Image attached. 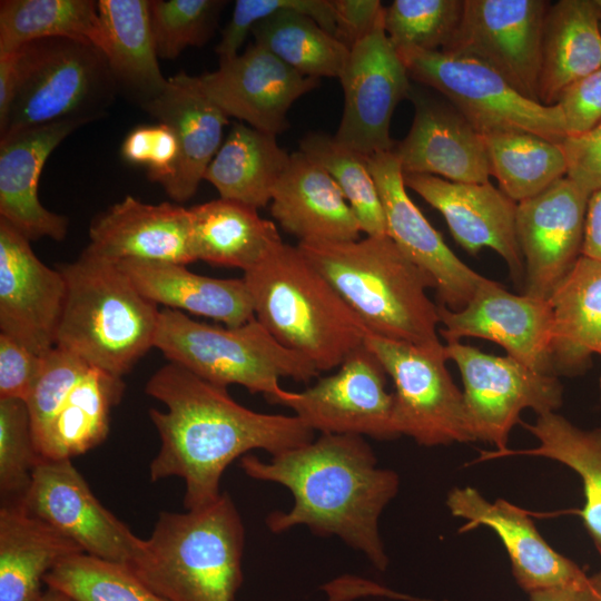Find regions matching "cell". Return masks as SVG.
<instances>
[{"label": "cell", "mask_w": 601, "mask_h": 601, "mask_svg": "<svg viewBox=\"0 0 601 601\" xmlns=\"http://www.w3.org/2000/svg\"><path fill=\"white\" fill-rule=\"evenodd\" d=\"M145 392L166 411L149 410L160 449L149 465L150 481L177 476L185 482L186 510L204 508L221 494L225 470L254 450L272 455L305 445L314 431L296 415L267 414L237 403L227 387L168 362Z\"/></svg>", "instance_id": "1"}, {"label": "cell", "mask_w": 601, "mask_h": 601, "mask_svg": "<svg viewBox=\"0 0 601 601\" xmlns=\"http://www.w3.org/2000/svg\"><path fill=\"white\" fill-rule=\"evenodd\" d=\"M240 467L249 477L280 484L293 494L289 511L267 515L265 522L272 533L304 525L316 535L338 536L376 569L387 568L378 524L383 510L398 492L400 477L377 465L365 437L321 434L268 461L246 454Z\"/></svg>", "instance_id": "2"}, {"label": "cell", "mask_w": 601, "mask_h": 601, "mask_svg": "<svg viewBox=\"0 0 601 601\" xmlns=\"http://www.w3.org/2000/svg\"><path fill=\"white\" fill-rule=\"evenodd\" d=\"M297 247L371 334L431 349L444 347L437 332L439 305L426 294L435 282L388 236Z\"/></svg>", "instance_id": "3"}, {"label": "cell", "mask_w": 601, "mask_h": 601, "mask_svg": "<svg viewBox=\"0 0 601 601\" xmlns=\"http://www.w3.org/2000/svg\"><path fill=\"white\" fill-rule=\"evenodd\" d=\"M255 318L321 372L338 367L370 334L363 321L297 246L279 243L244 272Z\"/></svg>", "instance_id": "4"}, {"label": "cell", "mask_w": 601, "mask_h": 601, "mask_svg": "<svg viewBox=\"0 0 601 601\" xmlns=\"http://www.w3.org/2000/svg\"><path fill=\"white\" fill-rule=\"evenodd\" d=\"M245 528L227 492L186 512H160L129 564L166 601H234L243 583Z\"/></svg>", "instance_id": "5"}, {"label": "cell", "mask_w": 601, "mask_h": 601, "mask_svg": "<svg viewBox=\"0 0 601 601\" xmlns=\"http://www.w3.org/2000/svg\"><path fill=\"white\" fill-rule=\"evenodd\" d=\"M56 267L67 285L56 346L122 378L155 346L160 311L116 262L87 248Z\"/></svg>", "instance_id": "6"}, {"label": "cell", "mask_w": 601, "mask_h": 601, "mask_svg": "<svg viewBox=\"0 0 601 601\" xmlns=\"http://www.w3.org/2000/svg\"><path fill=\"white\" fill-rule=\"evenodd\" d=\"M170 362L218 386L237 384L275 402L284 394L279 380L309 382L316 367L284 347L254 317L236 326L198 322L183 312H159L155 346Z\"/></svg>", "instance_id": "7"}, {"label": "cell", "mask_w": 601, "mask_h": 601, "mask_svg": "<svg viewBox=\"0 0 601 601\" xmlns=\"http://www.w3.org/2000/svg\"><path fill=\"white\" fill-rule=\"evenodd\" d=\"M17 85L0 138L61 121L101 117L118 91L102 52L69 38L35 40L16 51Z\"/></svg>", "instance_id": "8"}, {"label": "cell", "mask_w": 601, "mask_h": 601, "mask_svg": "<svg viewBox=\"0 0 601 601\" xmlns=\"http://www.w3.org/2000/svg\"><path fill=\"white\" fill-rule=\"evenodd\" d=\"M396 50L408 76L441 92L481 135L524 131L556 144L565 139L559 105L522 96L486 63L441 50Z\"/></svg>", "instance_id": "9"}, {"label": "cell", "mask_w": 601, "mask_h": 601, "mask_svg": "<svg viewBox=\"0 0 601 601\" xmlns=\"http://www.w3.org/2000/svg\"><path fill=\"white\" fill-rule=\"evenodd\" d=\"M365 345L394 384L393 425L423 446L474 441L463 392L446 367L445 345L431 349L368 334Z\"/></svg>", "instance_id": "10"}, {"label": "cell", "mask_w": 601, "mask_h": 601, "mask_svg": "<svg viewBox=\"0 0 601 601\" xmlns=\"http://www.w3.org/2000/svg\"><path fill=\"white\" fill-rule=\"evenodd\" d=\"M445 355L461 374L469 426L474 441L489 442L496 452L508 451L509 435L522 411L541 415L562 404L563 388L556 375L541 373L506 355L486 354L476 347L449 342Z\"/></svg>", "instance_id": "11"}, {"label": "cell", "mask_w": 601, "mask_h": 601, "mask_svg": "<svg viewBox=\"0 0 601 601\" xmlns=\"http://www.w3.org/2000/svg\"><path fill=\"white\" fill-rule=\"evenodd\" d=\"M386 372L365 343L329 375L300 392L285 391L275 404L319 434H352L375 440L397 437L393 425V393Z\"/></svg>", "instance_id": "12"}, {"label": "cell", "mask_w": 601, "mask_h": 601, "mask_svg": "<svg viewBox=\"0 0 601 601\" xmlns=\"http://www.w3.org/2000/svg\"><path fill=\"white\" fill-rule=\"evenodd\" d=\"M544 0H464L460 26L441 51L480 60L540 102ZM541 104V102H540Z\"/></svg>", "instance_id": "13"}, {"label": "cell", "mask_w": 601, "mask_h": 601, "mask_svg": "<svg viewBox=\"0 0 601 601\" xmlns=\"http://www.w3.org/2000/svg\"><path fill=\"white\" fill-rule=\"evenodd\" d=\"M408 78L383 20L349 49L339 77L344 108L335 139L366 157L392 151L391 119L396 106L408 98Z\"/></svg>", "instance_id": "14"}, {"label": "cell", "mask_w": 601, "mask_h": 601, "mask_svg": "<svg viewBox=\"0 0 601 601\" xmlns=\"http://www.w3.org/2000/svg\"><path fill=\"white\" fill-rule=\"evenodd\" d=\"M21 505L85 553L130 564L142 539L106 509L71 460H41Z\"/></svg>", "instance_id": "15"}, {"label": "cell", "mask_w": 601, "mask_h": 601, "mask_svg": "<svg viewBox=\"0 0 601 601\" xmlns=\"http://www.w3.org/2000/svg\"><path fill=\"white\" fill-rule=\"evenodd\" d=\"M589 198L590 194L565 176L518 203L525 295L549 300L582 256Z\"/></svg>", "instance_id": "16"}, {"label": "cell", "mask_w": 601, "mask_h": 601, "mask_svg": "<svg viewBox=\"0 0 601 601\" xmlns=\"http://www.w3.org/2000/svg\"><path fill=\"white\" fill-rule=\"evenodd\" d=\"M439 332L446 343L463 337L492 341L509 356L541 373L553 374V311L550 300L515 295L485 279L460 311L439 305Z\"/></svg>", "instance_id": "17"}, {"label": "cell", "mask_w": 601, "mask_h": 601, "mask_svg": "<svg viewBox=\"0 0 601 601\" xmlns=\"http://www.w3.org/2000/svg\"><path fill=\"white\" fill-rule=\"evenodd\" d=\"M384 209L387 236L435 282L441 305L462 309L486 279L445 244L410 198L401 164L392 151L366 157Z\"/></svg>", "instance_id": "18"}, {"label": "cell", "mask_w": 601, "mask_h": 601, "mask_svg": "<svg viewBox=\"0 0 601 601\" xmlns=\"http://www.w3.org/2000/svg\"><path fill=\"white\" fill-rule=\"evenodd\" d=\"M197 77L205 93L228 117L274 136L288 128L292 105L319 83L255 42L242 53L219 59L217 70Z\"/></svg>", "instance_id": "19"}, {"label": "cell", "mask_w": 601, "mask_h": 601, "mask_svg": "<svg viewBox=\"0 0 601 601\" xmlns=\"http://www.w3.org/2000/svg\"><path fill=\"white\" fill-rule=\"evenodd\" d=\"M66 279L42 263L30 240L0 218V329L36 354L56 346Z\"/></svg>", "instance_id": "20"}, {"label": "cell", "mask_w": 601, "mask_h": 601, "mask_svg": "<svg viewBox=\"0 0 601 601\" xmlns=\"http://www.w3.org/2000/svg\"><path fill=\"white\" fill-rule=\"evenodd\" d=\"M404 181L442 214L453 238L469 254L491 248L505 260L514 279L522 277L524 262L516 236L518 203L490 181L456 183L420 174L404 175Z\"/></svg>", "instance_id": "21"}, {"label": "cell", "mask_w": 601, "mask_h": 601, "mask_svg": "<svg viewBox=\"0 0 601 601\" xmlns=\"http://www.w3.org/2000/svg\"><path fill=\"white\" fill-rule=\"evenodd\" d=\"M414 118L406 137L394 146L403 174L437 176L451 181L489 183L491 168L483 136L450 102L411 88Z\"/></svg>", "instance_id": "22"}, {"label": "cell", "mask_w": 601, "mask_h": 601, "mask_svg": "<svg viewBox=\"0 0 601 601\" xmlns=\"http://www.w3.org/2000/svg\"><path fill=\"white\" fill-rule=\"evenodd\" d=\"M446 505L453 516L467 521V529L483 525L495 532L508 552L516 583L529 594L589 578L575 562L551 548L526 513L510 502H490L473 487H454Z\"/></svg>", "instance_id": "23"}, {"label": "cell", "mask_w": 601, "mask_h": 601, "mask_svg": "<svg viewBox=\"0 0 601 601\" xmlns=\"http://www.w3.org/2000/svg\"><path fill=\"white\" fill-rule=\"evenodd\" d=\"M89 237L87 249L114 262L197 260L190 210L170 203L145 204L128 195L92 220Z\"/></svg>", "instance_id": "24"}, {"label": "cell", "mask_w": 601, "mask_h": 601, "mask_svg": "<svg viewBox=\"0 0 601 601\" xmlns=\"http://www.w3.org/2000/svg\"><path fill=\"white\" fill-rule=\"evenodd\" d=\"M82 125L53 122L0 139V218L30 242L42 237L62 240L67 236L68 218L40 203L38 186L51 152Z\"/></svg>", "instance_id": "25"}, {"label": "cell", "mask_w": 601, "mask_h": 601, "mask_svg": "<svg viewBox=\"0 0 601 601\" xmlns=\"http://www.w3.org/2000/svg\"><path fill=\"white\" fill-rule=\"evenodd\" d=\"M142 109L175 134L179 157L173 177L162 185L177 203L191 198L220 148L228 116L203 90L197 76L181 71Z\"/></svg>", "instance_id": "26"}, {"label": "cell", "mask_w": 601, "mask_h": 601, "mask_svg": "<svg viewBox=\"0 0 601 601\" xmlns=\"http://www.w3.org/2000/svg\"><path fill=\"white\" fill-rule=\"evenodd\" d=\"M270 204L274 219L298 243L361 238L359 223L335 180L302 151L290 155Z\"/></svg>", "instance_id": "27"}, {"label": "cell", "mask_w": 601, "mask_h": 601, "mask_svg": "<svg viewBox=\"0 0 601 601\" xmlns=\"http://www.w3.org/2000/svg\"><path fill=\"white\" fill-rule=\"evenodd\" d=\"M135 288L166 308L188 312L236 327L255 317L243 278H214L169 262L124 259L116 262Z\"/></svg>", "instance_id": "28"}, {"label": "cell", "mask_w": 601, "mask_h": 601, "mask_svg": "<svg viewBox=\"0 0 601 601\" xmlns=\"http://www.w3.org/2000/svg\"><path fill=\"white\" fill-rule=\"evenodd\" d=\"M102 52L118 91L141 108L166 88L154 41L149 1L99 0Z\"/></svg>", "instance_id": "29"}, {"label": "cell", "mask_w": 601, "mask_h": 601, "mask_svg": "<svg viewBox=\"0 0 601 601\" xmlns=\"http://www.w3.org/2000/svg\"><path fill=\"white\" fill-rule=\"evenodd\" d=\"M83 550L21 504L0 508V601H40L45 577Z\"/></svg>", "instance_id": "30"}, {"label": "cell", "mask_w": 601, "mask_h": 601, "mask_svg": "<svg viewBox=\"0 0 601 601\" xmlns=\"http://www.w3.org/2000/svg\"><path fill=\"white\" fill-rule=\"evenodd\" d=\"M601 69V12L594 0H560L545 14L539 100L556 105L572 82Z\"/></svg>", "instance_id": "31"}, {"label": "cell", "mask_w": 601, "mask_h": 601, "mask_svg": "<svg viewBox=\"0 0 601 601\" xmlns=\"http://www.w3.org/2000/svg\"><path fill=\"white\" fill-rule=\"evenodd\" d=\"M549 300L554 373L581 374L601 355V262L581 256Z\"/></svg>", "instance_id": "32"}, {"label": "cell", "mask_w": 601, "mask_h": 601, "mask_svg": "<svg viewBox=\"0 0 601 601\" xmlns=\"http://www.w3.org/2000/svg\"><path fill=\"white\" fill-rule=\"evenodd\" d=\"M189 210L197 260L247 272L283 242L275 223L245 204L218 198Z\"/></svg>", "instance_id": "33"}, {"label": "cell", "mask_w": 601, "mask_h": 601, "mask_svg": "<svg viewBox=\"0 0 601 601\" xmlns=\"http://www.w3.org/2000/svg\"><path fill=\"white\" fill-rule=\"evenodd\" d=\"M289 159L276 136L235 122L204 179L217 189L219 198L258 209L270 203Z\"/></svg>", "instance_id": "34"}, {"label": "cell", "mask_w": 601, "mask_h": 601, "mask_svg": "<svg viewBox=\"0 0 601 601\" xmlns=\"http://www.w3.org/2000/svg\"><path fill=\"white\" fill-rule=\"evenodd\" d=\"M121 377L90 367L49 425L38 445L46 460H71L105 441L110 412L124 394Z\"/></svg>", "instance_id": "35"}, {"label": "cell", "mask_w": 601, "mask_h": 601, "mask_svg": "<svg viewBox=\"0 0 601 601\" xmlns=\"http://www.w3.org/2000/svg\"><path fill=\"white\" fill-rule=\"evenodd\" d=\"M524 426L535 436L538 446L516 452L508 450L497 456H541L577 472L585 500L580 516L593 542H601V427L582 430L556 412L538 415L533 424Z\"/></svg>", "instance_id": "36"}, {"label": "cell", "mask_w": 601, "mask_h": 601, "mask_svg": "<svg viewBox=\"0 0 601 601\" xmlns=\"http://www.w3.org/2000/svg\"><path fill=\"white\" fill-rule=\"evenodd\" d=\"M46 38H69L96 48L101 40L97 1L2 0L0 2V53L18 51Z\"/></svg>", "instance_id": "37"}, {"label": "cell", "mask_w": 601, "mask_h": 601, "mask_svg": "<svg viewBox=\"0 0 601 601\" xmlns=\"http://www.w3.org/2000/svg\"><path fill=\"white\" fill-rule=\"evenodd\" d=\"M491 175L515 203L531 198L566 176L562 142L524 131L482 135Z\"/></svg>", "instance_id": "38"}, {"label": "cell", "mask_w": 601, "mask_h": 601, "mask_svg": "<svg viewBox=\"0 0 601 601\" xmlns=\"http://www.w3.org/2000/svg\"><path fill=\"white\" fill-rule=\"evenodd\" d=\"M252 33L255 43L299 73L317 79H339L349 55V49L313 18L294 10L259 21Z\"/></svg>", "instance_id": "39"}, {"label": "cell", "mask_w": 601, "mask_h": 601, "mask_svg": "<svg viewBox=\"0 0 601 601\" xmlns=\"http://www.w3.org/2000/svg\"><path fill=\"white\" fill-rule=\"evenodd\" d=\"M299 151L321 165L335 180L353 209L362 233L387 236L384 209L366 156L342 145L334 136L309 132Z\"/></svg>", "instance_id": "40"}, {"label": "cell", "mask_w": 601, "mask_h": 601, "mask_svg": "<svg viewBox=\"0 0 601 601\" xmlns=\"http://www.w3.org/2000/svg\"><path fill=\"white\" fill-rule=\"evenodd\" d=\"M43 581L47 588L73 601H166L147 587L128 564L85 552L63 559Z\"/></svg>", "instance_id": "41"}, {"label": "cell", "mask_w": 601, "mask_h": 601, "mask_svg": "<svg viewBox=\"0 0 601 601\" xmlns=\"http://www.w3.org/2000/svg\"><path fill=\"white\" fill-rule=\"evenodd\" d=\"M463 9L464 0H394L385 7V32L396 49L443 50Z\"/></svg>", "instance_id": "42"}, {"label": "cell", "mask_w": 601, "mask_h": 601, "mask_svg": "<svg viewBox=\"0 0 601 601\" xmlns=\"http://www.w3.org/2000/svg\"><path fill=\"white\" fill-rule=\"evenodd\" d=\"M226 1L152 0L150 24L158 58L176 59L186 48L203 46L213 36Z\"/></svg>", "instance_id": "43"}, {"label": "cell", "mask_w": 601, "mask_h": 601, "mask_svg": "<svg viewBox=\"0 0 601 601\" xmlns=\"http://www.w3.org/2000/svg\"><path fill=\"white\" fill-rule=\"evenodd\" d=\"M42 456L35 445L24 401L0 398L1 504H21Z\"/></svg>", "instance_id": "44"}, {"label": "cell", "mask_w": 601, "mask_h": 601, "mask_svg": "<svg viewBox=\"0 0 601 601\" xmlns=\"http://www.w3.org/2000/svg\"><path fill=\"white\" fill-rule=\"evenodd\" d=\"M89 368L79 357L57 346L42 356L41 370L24 401L37 451L49 425Z\"/></svg>", "instance_id": "45"}, {"label": "cell", "mask_w": 601, "mask_h": 601, "mask_svg": "<svg viewBox=\"0 0 601 601\" xmlns=\"http://www.w3.org/2000/svg\"><path fill=\"white\" fill-rule=\"evenodd\" d=\"M294 10L313 18L328 33H335V14L332 0H237L229 22L216 47L219 59L238 55L247 35L255 24L272 14Z\"/></svg>", "instance_id": "46"}, {"label": "cell", "mask_w": 601, "mask_h": 601, "mask_svg": "<svg viewBox=\"0 0 601 601\" xmlns=\"http://www.w3.org/2000/svg\"><path fill=\"white\" fill-rule=\"evenodd\" d=\"M120 155L127 162L145 167L148 178L162 186L176 170L179 146L174 131L159 122L130 130L121 144Z\"/></svg>", "instance_id": "47"}, {"label": "cell", "mask_w": 601, "mask_h": 601, "mask_svg": "<svg viewBox=\"0 0 601 601\" xmlns=\"http://www.w3.org/2000/svg\"><path fill=\"white\" fill-rule=\"evenodd\" d=\"M41 365L42 356L0 333V398L26 401Z\"/></svg>", "instance_id": "48"}, {"label": "cell", "mask_w": 601, "mask_h": 601, "mask_svg": "<svg viewBox=\"0 0 601 601\" xmlns=\"http://www.w3.org/2000/svg\"><path fill=\"white\" fill-rule=\"evenodd\" d=\"M566 137L578 136L601 121V69L572 82L559 96Z\"/></svg>", "instance_id": "49"}, {"label": "cell", "mask_w": 601, "mask_h": 601, "mask_svg": "<svg viewBox=\"0 0 601 601\" xmlns=\"http://www.w3.org/2000/svg\"><path fill=\"white\" fill-rule=\"evenodd\" d=\"M566 177L588 194L601 190V121L589 131L562 141Z\"/></svg>", "instance_id": "50"}, {"label": "cell", "mask_w": 601, "mask_h": 601, "mask_svg": "<svg viewBox=\"0 0 601 601\" xmlns=\"http://www.w3.org/2000/svg\"><path fill=\"white\" fill-rule=\"evenodd\" d=\"M334 37L351 49L384 20L385 7L378 0H332Z\"/></svg>", "instance_id": "51"}, {"label": "cell", "mask_w": 601, "mask_h": 601, "mask_svg": "<svg viewBox=\"0 0 601 601\" xmlns=\"http://www.w3.org/2000/svg\"><path fill=\"white\" fill-rule=\"evenodd\" d=\"M531 601H601V573L585 581L531 592Z\"/></svg>", "instance_id": "52"}, {"label": "cell", "mask_w": 601, "mask_h": 601, "mask_svg": "<svg viewBox=\"0 0 601 601\" xmlns=\"http://www.w3.org/2000/svg\"><path fill=\"white\" fill-rule=\"evenodd\" d=\"M582 256L601 262V190L588 201Z\"/></svg>", "instance_id": "53"}, {"label": "cell", "mask_w": 601, "mask_h": 601, "mask_svg": "<svg viewBox=\"0 0 601 601\" xmlns=\"http://www.w3.org/2000/svg\"><path fill=\"white\" fill-rule=\"evenodd\" d=\"M17 85L16 52L0 53V126L6 121Z\"/></svg>", "instance_id": "54"}, {"label": "cell", "mask_w": 601, "mask_h": 601, "mask_svg": "<svg viewBox=\"0 0 601 601\" xmlns=\"http://www.w3.org/2000/svg\"><path fill=\"white\" fill-rule=\"evenodd\" d=\"M40 601H73V600L57 590L47 588Z\"/></svg>", "instance_id": "55"}, {"label": "cell", "mask_w": 601, "mask_h": 601, "mask_svg": "<svg viewBox=\"0 0 601 601\" xmlns=\"http://www.w3.org/2000/svg\"><path fill=\"white\" fill-rule=\"evenodd\" d=\"M594 546H595L598 553H599L600 556H601V542H594Z\"/></svg>", "instance_id": "56"}, {"label": "cell", "mask_w": 601, "mask_h": 601, "mask_svg": "<svg viewBox=\"0 0 601 601\" xmlns=\"http://www.w3.org/2000/svg\"><path fill=\"white\" fill-rule=\"evenodd\" d=\"M595 4L598 6L600 12H601V0H594Z\"/></svg>", "instance_id": "57"}, {"label": "cell", "mask_w": 601, "mask_h": 601, "mask_svg": "<svg viewBox=\"0 0 601 601\" xmlns=\"http://www.w3.org/2000/svg\"><path fill=\"white\" fill-rule=\"evenodd\" d=\"M599 388H600V401H601V376H600V381H599Z\"/></svg>", "instance_id": "58"}]
</instances>
